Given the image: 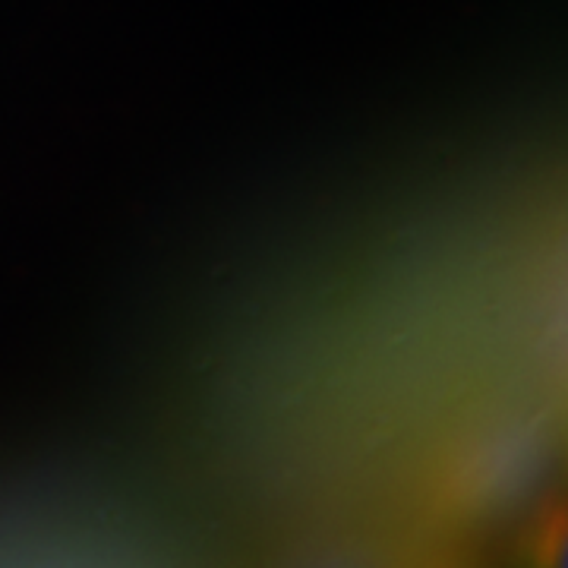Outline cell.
<instances>
[{
	"mask_svg": "<svg viewBox=\"0 0 568 568\" xmlns=\"http://www.w3.org/2000/svg\"><path fill=\"white\" fill-rule=\"evenodd\" d=\"M515 568H566V511L549 506L528 534L515 556Z\"/></svg>",
	"mask_w": 568,
	"mask_h": 568,
	"instance_id": "1",
	"label": "cell"
}]
</instances>
